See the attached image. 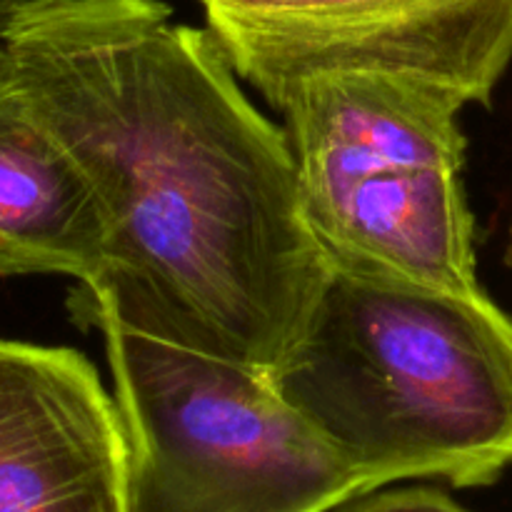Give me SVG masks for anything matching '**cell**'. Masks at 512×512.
<instances>
[{
	"label": "cell",
	"mask_w": 512,
	"mask_h": 512,
	"mask_svg": "<svg viewBox=\"0 0 512 512\" xmlns=\"http://www.w3.org/2000/svg\"><path fill=\"white\" fill-rule=\"evenodd\" d=\"M0 70L103 205L108 268L75 313L273 378L333 270L288 133L250 103L218 38L163 0H13Z\"/></svg>",
	"instance_id": "1"
},
{
	"label": "cell",
	"mask_w": 512,
	"mask_h": 512,
	"mask_svg": "<svg viewBox=\"0 0 512 512\" xmlns=\"http://www.w3.org/2000/svg\"><path fill=\"white\" fill-rule=\"evenodd\" d=\"M273 380L383 488H483L512 465V320L483 288L333 270Z\"/></svg>",
	"instance_id": "2"
},
{
	"label": "cell",
	"mask_w": 512,
	"mask_h": 512,
	"mask_svg": "<svg viewBox=\"0 0 512 512\" xmlns=\"http://www.w3.org/2000/svg\"><path fill=\"white\" fill-rule=\"evenodd\" d=\"M105 335L130 443V512H330L383 488L240 360L135 328Z\"/></svg>",
	"instance_id": "3"
},
{
	"label": "cell",
	"mask_w": 512,
	"mask_h": 512,
	"mask_svg": "<svg viewBox=\"0 0 512 512\" xmlns=\"http://www.w3.org/2000/svg\"><path fill=\"white\" fill-rule=\"evenodd\" d=\"M235 70L270 100L323 75H383L490 103L512 0H200Z\"/></svg>",
	"instance_id": "4"
},
{
	"label": "cell",
	"mask_w": 512,
	"mask_h": 512,
	"mask_svg": "<svg viewBox=\"0 0 512 512\" xmlns=\"http://www.w3.org/2000/svg\"><path fill=\"white\" fill-rule=\"evenodd\" d=\"M0 512H130V443L83 353L0 338Z\"/></svg>",
	"instance_id": "5"
},
{
	"label": "cell",
	"mask_w": 512,
	"mask_h": 512,
	"mask_svg": "<svg viewBox=\"0 0 512 512\" xmlns=\"http://www.w3.org/2000/svg\"><path fill=\"white\" fill-rule=\"evenodd\" d=\"M298 188L305 223L335 273L453 293L480 288L460 170L385 168Z\"/></svg>",
	"instance_id": "6"
},
{
	"label": "cell",
	"mask_w": 512,
	"mask_h": 512,
	"mask_svg": "<svg viewBox=\"0 0 512 512\" xmlns=\"http://www.w3.org/2000/svg\"><path fill=\"white\" fill-rule=\"evenodd\" d=\"M285 118L298 185L385 168L463 170L458 98L383 75L298 80L268 100Z\"/></svg>",
	"instance_id": "7"
},
{
	"label": "cell",
	"mask_w": 512,
	"mask_h": 512,
	"mask_svg": "<svg viewBox=\"0 0 512 512\" xmlns=\"http://www.w3.org/2000/svg\"><path fill=\"white\" fill-rule=\"evenodd\" d=\"M105 268L108 225L93 185L0 70V280L68 275L90 288Z\"/></svg>",
	"instance_id": "8"
},
{
	"label": "cell",
	"mask_w": 512,
	"mask_h": 512,
	"mask_svg": "<svg viewBox=\"0 0 512 512\" xmlns=\"http://www.w3.org/2000/svg\"><path fill=\"white\" fill-rule=\"evenodd\" d=\"M335 512H470L435 488L373 490L348 500Z\"/></svg>",
	"instance_id": "9"
},
{
	"label": "cell",
	"mask_w": 512,
	"mask_h": 512,
	"mask_svg": "<svg viewBox=\"0 0 512 512\" xmlns=\"http://www.w3.org/2000/svg\"><path fill=\"white\" fill-rule=\"evenodd\" d=\"M10 8H13V0H0V30H3L5 18H8Z\"/></svg>",
	"instance_id": "10"
}]
</instances>
